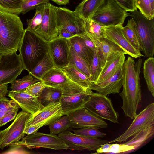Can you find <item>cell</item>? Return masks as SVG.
<instances>
[{"label":"cell","instance_id":"29","mask_svg":"<svg viewBox=\"0 0 154 154\" xmlns=\"http://www.w3.org/2000/svg\"><path fill=\"white\" fill-rule=\"evenodd\" d=\"M69 46V65L74 67L89 79L91 75L90 65L74 51L70 45Z\"/></svg>","mask_w":154,"mask_h":154},{"label":"cell","instance_id":"55","mask_svg":"<svg viewBox=\"0 0 154 154\" xmlns=\"http://www.w3.org/2000/svg\"><path fill=\"white\" fill-rule=\"evenodd\" d=\"M7 112H5L0 111V119L3 116H4Z\"/></svg>","mask_w":154,"mask_h":154},{"label":"cell","instance_id":"42","mask_svg":"<svg viewBox=\"0 0 154 154\" xmlns=\"http://www.w3.org/2000/svg\"><path fill=\"white\" fill-rule=\"evenodd\" d=\"M20 108L13 100H9L5 96L0 97V111L7 112L18 110Z\"/></svg>","mask_w":154,"mask_h":154},{"label":"cell","instance_id":"16","mask_svg":"<svg viewBox=\"0 0 154 154\" xmlns=\"http://www.w3.org/2000/svg\"><path fill=\"white\" fill-rule=\"evenodd\" d=\"M48 52L55 67L62 69L69 65V45L68 39L58 38L48 42Z\"/></svg>","mask_w":154,"mask_h":154},{"label":"cell","instance_id":"2","mask_svg":"<svg viewBox=\"0 0 154 154\" xmlns=\"http://www.w3.org/2000/svg\"><path fill=\"white\" fill-rule=\"evenodd\" d=\"M25 29L17 14L0 10V54H11L18 50Z\"/></svg>","mask_w":154,"mask_h":154},{"label":"cell","instance_id":"28","mask_svg":"<svg viewBox=\"0 0 154 154\" xmlns=\"http://www.w3.org/2000/svg\"><path fill=\"white\" fill-rule=\"evenodd\" d=\"M61 69L71 81L85 89L88 88L92 83L86 75L71 66Z\"/></svg>","mask_w":154,"mask_h":154},{"label":"cell","instance_id":"49","mask_svg":"<svg viewBox=\"0 0 154 154\" xmlns=\"http://www.w3.org/2000/svg\"><path fill=\"white\" fill-rule=\"evenodd\" d=\"M44 125V124L42 123L36 125L26 126L23 132L25 134L27 135L33 134L37 132L40 128Z\"/></svg>","mask_w":154,"mask_h":154},{"label":"cell","instance_id":"53","mask_svg":"<svg viewBox=\"0 0 154 154\" xmlns=\"http://www.w3.org/2000/svg\"><path fill=\"white\" fill-rule=\"evenodd\" d=\"M59 5H66L69 2V0H51Z\"/></svg>","mask_w":154,"mask_h":154},{"label":"cell","instance_id":"50","mask_svg":"<svg viewBox=\"0 0 154 154\" xmlns=\"http://www.w3.org/2000/svg\"><path fill=\"white\" fill-rule=\"evenodd\" d=\"M75 35L64 29H58V38H63L69 39Z\"/></svg>","mask_w":154,"mask_h":154},{"label":"cell","instance_id":"52","mask_svg":"<svg viewBox=\"0 0 154 154\" xmlns=\"http://www.w3.org/2000/svg\"><path fill=\"white\" fill-rule=\"evenodd\" d=\"M8 88V84H5L0 86V97L5 96L9 91Z\"/></svg>","mask_w":154,"mask_h":154},{"label":"cell","instance_id":"43","mask_svg":"<svg viewBox=\"0 0 154 154\" xmlns=\"http://www.w3.org/2000/svg\"><path fill=\"white\" fill-rule=\"evenodd\" d=\"M45 86L43 81H41L30 85L24 92L32 96L38 97Z\"/></svg>","mask_w":154,"mask_h":154},{"label":"cell","instance_id":"9","mask_svg":"<svg viewBox=\"0 0 154 154\" xmlns=\"http://www.w3.org/2000/svg\"><path fill=\"white\" fill-rule=\"evenodd\" d=\"M32 115L21 111L7 128L0 131V149L3 150L18 142L24 137L26 123Z\"/></svg>","mask_w":154,"mask_h":154},{"label":"cell","instance_id":"5","mask_svg":"<svg viewBox=\"0 0 154 154\" xmlns=\"http://www.w3.org/2000/svg\"><path fill=\"white\" fill-rule=\"evenodd\" d=\"M62 89L60 103L64 115L84 107L92 92L91 89H85L72 81Z\"/></svg>","mask_w":154,"mask_h":154},{"label":"cell","instance_id":"3","mask_svg":"<svg viewBox=\"0 0 154 154\" xmlns=\"http://www.w3.org/2000/svg\"><path fill=\"white\" fill-rule=\"evenodd\" d=\"M18 50L24 69L30 73L48 52V42L26 29Z\"/></svg>","mask_w":154,"mask_h":154},{"label":"cell","instance_id":"23","mask_svg":"<svg viewBox=\"0 0 154 154\" xmlns=\"http://www.w3.org/2000/svg\"><path fill=\"white\" fill-rule=\"evenodd\" d=\"M125 58V54H119L107 61L98 79L94 83L103 81L113 75L121 65L124 63Z\"/></svg>","mask_w":154,"mask_h":154},{"label":"cell","instance_id":"51","mask_svg":"<svg viewBox=\"0 0 154 154\" xmlns=\"http://www.w3.org/2000/svg\"><path fill=\"white\" fill-rule=\"evenodd\" d=\"M110 144L107 143L101 145L100 147L96 151V153H108Z\"/></svg>","mask_w":154,"mask_h":154},{"label":"cell","instance_id":"46","mask_svg":"<svg viewBox=\"0 0 154 154\" xmlns=\"http://www.w3.org/2000/svg\"><path fill=\"white\" fill-rule=\"evenodd\" d=\"M10 147L2 154H30L31 153L25 149L24 147L19 145L10 146Z\"/></svg>","mask_w":154,"mask_h":154},{"label":"cell","instance_id":"44","mask_svg":"<svg viewBox=\"0 0 154 154\" xmlns=\"http://www.w3.org/2000/svg\"><path fill=\"white\" fill-rule=\"evenodd\" d=\"M135 149L134 146L126 144H110L108 153H120Z\"/></svg>","mask_w":154,"mask_h":154},{"label":"cell","instance_id":"12","mask_svg":"<svg viewBox=\"0 0 154 154\" xmlns=\"http://www.w3.org/2000/svg\"><path fill=\"white\" fill-rule=\"evenodd\" d=\"M58 136L67 145L68 149L71 150L96 151L101 145L108 142L97 138L77 135L67 130L58 134Z\"/></svg>","mask_w":154,"mask_h":154},{"label":"cell","instance_id":"25","mask_svg":"<svg viewBox=\"0 0 154 154\" xmlns=\"http://www.w3.org/2000/svg\"><path fill=\"white\" fill-rule=\"evenodd\" d=\"M68 41L74 51L90 65L94 52L86 46L82 38L79 35H75L68 39Z\"/></svg>","mask_w":154,"mask_h":154},{"label":"cell","instance_id":"41","mask_svg":"<svg viewBox=\"0 0 154 154\" xmlns=\"http://www.w3.org/2000/svg\"><path fill=\"white\" fill-rule=\"evenodd\" d=\"M49 0H23L21 5V13L24 14L39 6L49 2Z\"/></svg>","mask_w":154,"mask_h":154},{"label":"cell","instance_id":"13","mask_svg":"<svg viewBox=\"0 0 154 154\" xmlns=\"http://www.w3.org/2000/svg\"><path fill=\"white\" fill-rule=\"evenodd\" d=\"M154 124V103H150L138 114L126 131L116 139L109 142H125L141 130Z\"/></svg>","mask_w":154,"mask_h":154},{"label":"cell","instance_id":"26","mask_svg":"<svg viewBox=\"0 0 154 154\" xmlns=\"http://www.w3.org/2000/svg\"><path fill=\"white\" fill-rule=\"evenodd\" d=\"M103 0H83L76 8L74 12L84 20L90 19Z\"/></svg>","mask_w":154,"mask_h":154},{"label":"cell","instance_id":"31","mask_svg":"<svg viewBox=\"0 0 154 154\" xmlns=\"http://www.w3.org/2000/svg\"><path fill=\"white\" fill-rule=\"evenodd\" d=\"M55 67L48 52L39 61L32 70L29 73L41 80L48 71Z\"/></svg>","mask_w":154,"mask_h":154},{"label":"cell","instance_id":"34","mask_svg":"<svg viewBox=\"0 0 154 154\" xmlns=\"http://www.w3.org/2000/svg\"><path fill=\"white\" fill-rule=\"evenodd\" d=\"M41 80L29 73L22 78L15 80L11 83L12 91H24L30 85Z\"/></svg>","mask_w":154,"mask_h":154},{"label":"cell","instance_id":"27","mask_svg":"<svg viewBox=\"0 0 154 154\" xmlns=\"http://www.w3.org/2000/svg\"><path fill=\"white\" fill-rule=\"evenodd\" d=\"M62 93V88L46 86L38 98L44 107L51 103L60 102Z\"/></svg>","mask_w":154,"mask_h":154},{"label":"cell","instance_id":"7","mask_svg":"<svg viewBox=\"0 0 154 154\" xmlns=\"http://www.w3.org/2000/svg\"><path fill=\"white\" fill-rule=\"evenodd\" d=\"M16 145L28 149L43 148L56 150L68 149L67 145L58 135L40 132L27 135L21 141L11 146Z\"/></svg>","mask_w":154,"mask_h":154},{"label":"cell","instance_id":"37","mask_svg":"<svg viewBox=\"0 0 154 154\" xmlns=\"http://www.w3.org/2000/svg\"><path fill=\"white\" fill-rule=\"evenodd\" d=\"M45 4L37 7L35 9V13L34 17L32 18L27 20V29L35 32L40 28L42 20Z\"/></svg>","mask_w":154,"mask_h":154},{"label":"cell","instance_id":"36","mask_svg":"<svg viewBox=\"0 0 154 154\" xmlns=\"http://www.w3.org/2000/svg\"><path fill=\"white\" fill-rule=\"evenodd\" d=\"M90 67L91 75L89 79L92 82L95 83L98 79L103 67L98 50L94 52Z\"/></svg>","mask_w":154,"mask_h":154},{"label":"cell","instance_id":"24","mask_svg":"<svg viewBox=\"0 0 154 154\" xmlns=\"http://www.w3.org/2000/svg\"><path fill=\"white\" fill-rule=\"evenodd\" d=\"M106 27L90 19L85 20V33L94 42L97 47L99 39L106 38Z\"/></svg>","mask_w":154,"mask_h":154},{"label":"cell","instance_id":"56","mask_svg":"<svg viewBox=\"0 0 154 154\" xmlns=\"http://www.w3.org/2000/svg\"><path fill=\"white\" fill-rule=\"evenodd\" d=\"M2 55H1L0 54V60H1V57H2Z\"/></svg>","mask_w":154,"mask_h":154},{"label":"cell","instance_id":"54","mask_svg":"<svg viewBox=\"0 0 154 154\" xmlns=\"http://www.w3.org/2000/svg\"><path fill=\"white\" fill-rule=\"evenodd\" d=\"M151 8L152 11L154 12V0H149Z\"/></svg>","mask_w":154,"mask_h":154},{"label":"cell","instance_id":"32","mask_svg":"<svg viewBox=\"0 0 154 154\" xmlns=\"http://www.w3.org/2000/svg\"><path fill=\"white\" fill-rule=\"evenodd\" d=\"M143 74L147 88L154 96V58L149 57L143 63Z\"/></svg>","mask_w":154,"mask_h":154},{"label":"cell","instance_id":"39","mask_svg":"<svg viewBox=\"0 0 154 154\" xmlns=\"http://www.w3.org/2000/svg\"><path fill=\"white\" fill-rule=\"evenodd\" d=\"M98 129L94 127H88L71 130L74 134L77 135L94 138H103L106 134L100 132Z\"/></svg>","mask_w":154,"mask_h":154},{"label":"cell","instance_id":"10","mask_svg":"<svg viewBox=\"0 0 154 154\" xmlns=\"http://www.w3.org/2000/svg\"><path fill=\"white\" fill-rule=\"evenodd\" d=\"M54 8L58 29H65L75 35L85 33V20L68 8L55 6Z\"/></svg>","mask_w":154,"mask_h":154},{"label":"cell","instance_id":"18","mask_svg":"<svg viewBox=\"0 0 154 154\" xmlns=\"http://www.w3.org/2000/svg\"><path fill=\"white\" fill-rule=\"evenodd\" d=\"M123 64L112 76L99 83L92 82L88 88L106 96L111 94L119 93L123 85Z\"/></svg>","mask_w":154,"mask_h":154},{"label":"cell","instance_id":"4","mask_svg":"<svg viewBox=\"0 0 154 154\" xmlns=\"http://www.w3.org/2000/svg\"><path fill=\"white\" fill-rule=\"evenodd\" d=\"M135 23L142 51L145 56L154 54V18H148L137 9L129 13Z\"/></svg>","mask_w":154,"mask_h":154},{"label":"cell","instance_id":"30","mask_svg":"<svg viewBox=\"0 0 154 154\" xmlns=\"http://www.w3.org/2000/svg\"><path fill=\"white\" fill-rule=\"evenodd\" d=\"M122 33L130 44L139 53L142 50L136 29L135 24L132 18L129 20L126 25L122 28Z\"/></svg>","mask_w":154,"mask_h":154},{"label":"cell","instance_id":"21","mask_svg":"<svg viewBox=\"0 0 154 154\" xmlns=\"http://www.w3.org/2000/svg\"><path fill=\"white\" fill-rule=\"evenodd\" d=\"M41 80L46 86L61 88L71 82L61 69L55 66L47 72Z\"/></svg>","mask_w":154,"mask_h":154},{"label":"cell","instance_id":"8","mask_svg":"<svg viewBox=\"0 0 154 154\" xmlns=\"http://www.w3.org/2000/svg\"><path fill=\"white\" fill-rule=\"evenodd\" d=\"M84 107L95 116L118 123V115L114 109L111 100L104 95L92 91L89 100Z\"/></svg>","mask_w":154,"mask_h":154},{"label":"cell","instance_id":"48","mask_svg":"<svg viewBox=\"0 0 154 154\" xmlns=\"http://www.w3.org/2000/svg\"><path fill=\"white\" fill-rule=\"evenodd\" d=\"M86 46L90 50L94 52L98 50L94 42L85 33L80 35Z\"/></svg>","mask_w":154,"mask_h":154},{"label":"cell","instance_id":"14","mask_svg":"<svg viewBox=\"0 0 154 154\" xmlns=\"http://www.w3.org/2000/svg\"><path fill=\"white\" fill-rule=\"evenodd\" d=\"M34 33L47 42L58 38V29L54 6L49 2L45 5L41 26Z\"/></svg>","mask_w":154,"mask_h":154},{"label":"cell","instance_id":"6","mask_svg":"<svg viewBox=\"0 0 154 154\" xmlns=\"http://www.w3.org/2000/svg\"><path fill=\"white\" fill-rule=\"evenodd\" d=\"M129 13L114 0H103L90 19L103 26L123 25Z\"/></svg>","mask_w":154,"mask_h":154},{"label":"cell","instance_id":"15","mask_svg":"<svg viewBox=\"0 0 154 154\" xmlns=\"http://www.w3.org/2000/svg\"><path fill=\"white\" fill-rule=\"evenodd\" d=\"M71 127L79 129L94 127L98 129L108 127L103 119L93 114L85 107H82L68 115Z\"/></svg>","mask_w":154,"mask_h":154},{"label":"cell","instance_id":"11","mask_svg":"<svg viewBox=\"0 0 154 154\" xmlns=\"http://www.w3.org/2000/svg\"><path fill=\"white\" fill-rule=\"evenodd\" d=\"M17 52L2 56L0 60V86L11 83L24 70Z\"/></svg>","mask_w":154,"mask_h":154},{"label":"cell","instance_id":"33","mask_svg":"<svg viewBox=\"0 0 154 154\" xmlns=\"http://www.w3.org/2000/svg\"><path fill=\"white\" fill-rule=\"evenodd\" d=\"M154 134V124L141 130L134 135L130 140L124 143L133 146L135 149L142 145Z\"/></svg>","mask_w":154,"mask_h":154},{"label":"cell","instance_id":"40","mask_svg":"<svg viewBox=\"0 0 154 154\" xmlns=\"http://www.w3.org/2000/svg\"><path fill=\"white\" fill-rule=\"evenodd\" d=\"M136 6L139 11L148 18H154V12L151 8L149 0H135Z\"/></svg>","mask_w":154,"mask_h":154},{"label":"cell","instance_id":"45","mask_svg":"<svg viewBox=\"0 0 154 154\" xmlns=\"http://www.w3.org/2000/svg\"><path fill=\"white\" fill-rule=\"evenodd\" d=\"M127 12H131L137 9L135 0H114Z\"/></svg>","mask_w":154,"mask_h":154},{"label":"cell","instance_id":"38","mask_svg":"<svg viewBox=\"0 0 154 154\" xmlns=\"http://www.w3.org/2000/svg\"><path fill=\"white\" fill-rule=\"evenodd\" d=\"M23 0H0V10L17 15L21 13Z\"/></svg>","mask_w":154,"mask_h":154},{"label":"cell","instance_id":"17","mask_svg":"<svg viewBox=\"0 0 154 154\" xmlns=\"http://www.w3.org/2000/svg\"><path fill=\"white\" fill-rule=\"evenodd\" d=\"M64 115L60 102L51 103L44 106L28 120L26 127L43 123L48 125Z\"/></svg>","mask_w":154,"mask_h":154},{"label":"cell","instance_id":"20","mask_svg":"<svg viewBox=\"0 0 154 154\" xmlns=\"http://www.w3.org/2000/svg\"><path fill=\"white\" fill-rule=\"evenodd\" d=\"M8 96L14 100L22 111L32 115L43 108L38 97L23 91H8Z\"/></svg>","mask_w":154,"mask_h":154},{"label":"cell","instance_id":"22","mask_svg":"<svg viewBox=\"0 0 154 154\" xmlns=\"http://www.w3.org/2000/svg\"><path fill=\"white\" fill-rule=\"evenodd\" d=\"M99 41L98 52L102 60L103 67L107 61L112 57L119 54H127L119 46L107 38L100 39Z\"/></svg>","mask_w":154,"mask_h":154},{"label":"cell","instance_id":"47","mask_svg":"<svg viewBox=\"0 0 154 154\" xmlns=\"http://www.w3.org/2000/svg\"><path fill=\"white\" fill-rule=\"evenodd\" d=\"M18 111L16 110L8 112L0 118V127L15 119L17 115Z\"/></svg>","mask_w":154,"mask_h":154},{"label":"cell","instance_id":"19","mask_svg":"<svg viewBox=\"0 0 154 154\" xmlns=\"http://www.w3.org/2000/svg\"><path fill=\"white\" fill-rule=\"evenodd\" d=\"M123 25L107 27L106 29V38L119 46L130 56L135 58L144 56L139 52L129 43L124 35L122 28Z\"/></svg>","mask_w":154,"mask_h":154},{"label":"cell","instance_id":"35","mask_svg":"<svg viewBox=\"0 0 154 154\" xmlns=\"http://www.w3.org/2000/svg\"><path fill=\"white\" fill-rule=\"evenodd\" d=\"M50 134H56L63 132L71 127L68 115H64L48 125Z\"/></svg>","mask_w":154,"mask_h":154},{"label":"cell","instance_id":"1","mask_svg":"<svg viewBox=\"0 0 154 154\" xmlns=\"http://www.w3.org/2000/svg\"><path fill=\"white\" fill-rule=\"evenodd\" d=\"M142 61L139 58L135 63L133 57L128 56L123 64V88L118 94L123 100L121 108L125 116L131 119L137 115L141 99L140 75Z\"/></svg>","mask_w":154,"mask_h":154}]
</instances>
